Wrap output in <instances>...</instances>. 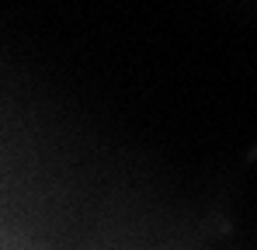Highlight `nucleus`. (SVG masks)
<instances>
[]
</instances>
